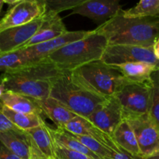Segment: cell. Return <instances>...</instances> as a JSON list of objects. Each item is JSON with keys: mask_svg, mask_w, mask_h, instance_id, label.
Masks as SVG:
<instances>
[{"mask_svg": "<svg viewBox=\"0 0 159 159\" xmlns=\"http://www.w3.org/2000/svg\"><path fill=\"white\" fill-rule=\"evenodd\" d=\"M95 30L107 38L109 45L152 48L159 38V17L127 18L121 10Z\"/></svg>", "mask_w": 159, "mask_h": 159, "instance_id": "6da1fadb", "label": "cell"}, {"mask_svg": "<svg viewBox=\"0 0 159 159\" xmlns=\"http://www.w3.org/2000/svg\"><path fill=\"white\" fill-rule=\"evenodd\" d=\"M62 72L47 58L16 71L4 72L0 77L4 81L6 91L43 100L50 96L54 79Z\"/></svg>", "mask_w": 159, "mask_h": 159, "instance_id": "7a4b0ae2", "label": "cell"}, {"mask_svg": "<svg viewBox=\"0 0 159 159\" xmlns=\"http://www.w3.org/2000/svg\"><path fill=\"white\" fill-rule=\"evenodd\" d=\"M107 38L94 30L89 37L72 42L48 56L62 71H72L79 67L102 58L107 46Z\"/></svg>", "mask_w": 159, "mask_h": 159, "instance_id": "3957f363", "label": "cell"}, {"mask_svg": "<svg viewBox=\"0 0 159 159\" xmlns=\"http://www.w3.org/2000/svg\"><path fill=\"white\" fill-rule=\"evenodd\" d=\"M77 83L102 99L113 97L125 79L119 70L102 61H96L71 71Z\"/></svg>", "mask_w": 159, "mask_h": 159, "instance_id": "277c9868", "label": "cell"}, {"mask_svg": "<svg viewBox=\"0 0 159 159\" xmlns=\"http://www.w3.org/2000/svg\"><path fill=\"white\" fill-rule=\"evenodd\" d=\"M50 96L84 118H88L98 105L107 99L93 94L77 83L71 71H63L54 79Z\"/></svg>", "mask_w": 159, "mask_h": 159, "instance_id": "5b68a950", "label": "cell"}, {"mask_svg": "<svg viewBox=\"0 0 159 159\" xmlns=\"http://www.w3.org/2000/svg\"><path fill=\"white\" fill-rule=\"evenodd\" d=\"M152 96V81L134 82L124 80L114 97L119 102L124 119L129 116L148 114Z\"/></svg>", "mask_w": 159, "mask_h": 159, "instance_id": "8992f818", "label": "cell"}, {"mask_svg": "<svg viewBox=\"0 0 159 159\" xmlns=\"http://www.w3.org/2000/svg\"><path fill=\"white\" fill-rule=\"evenodd\" d=\"M101 61L113 66L130 62H146L155 65L159 69V61L154 54L153 47L145 48L125 44L108 45Z\"/></svg>", "mask_w": 159, "mask_h": 159, "instance_id": "52a82bcc", "label": "cell"}, {"mask_svg": "<svg viewBox=\"0 0 159 159\" xmlns=\"http://www.w3.org/2000/svg\"><path fill=\"white\" fill-rule=\"evenodd\" d=\"M133 128L141 155L148 158L159 154V127L148 114L125 118Z\"/></svg>", "mask_w": 159, "mask_h": 159, "instance_id": "ba28073f", "label": "cell"}, {"mask_svg": "<svg viewBox=\"0 0 159 159\" xmlns=\"http://www.w3.org/2000/svg\"><path fill=\"white\" fill-rule=\"evenodd\" d=\"M46 12L44 0H20L0 20V32L9 28L27 24Z\"/></svg>", "mask_w": 159, "mask_h": 159, "instance_id": "9c48e42d", "label": "cell"}, {"mask_svg": "<svg viewBox=\"0 0 159 159\" xmlns=\"http://www.w3.org/2000/svg\"><path fill=\"white\" fill-rule=\"evenodd\" d=\"M86 119L95 127L113 138V133L124 117L120 105L113 96L98 105L93 113Z\"/></svg>", "mask_w": 159, "mask_h": 159, "instance_id": "30bf717a", "label": "cell"}, {"mask_svg": "<svg viewBox=\"0 0 159 159\" xmlns=\"http://www.w3.org/2000/svg\"><path fill=\"white\" fill-rule=\"evenodd\" d=\"M43 18L44 15L27 24L0 32V55L20 50L24 46L40 29Z\"/></svg>", "mask_w": 159, "mask_h": 159, "instance_id": "8fae6325", "label": "cell"}, {"mask_svg": "<svg viewBox=\"0 0 159 159\" xmlns=\"http://www.w3.org/2000/svg\"><path fill=\"white\" fill-rule=\"evenodd\" d=\"M93 32L94 30L68 31L63 35L56 37L49 41L38 43L37 45H34L22 50L24 51L26 56L29 57L31 61H40L43 59H47L48 56L51 55L52 53L55 52L56 51L61 49L63 47L72 42L89 37L93 34Z\"/></svg>", "mask_w": 159, "mask_h": 159, "instance_id": "7c38bea8", "label": "cell"}, {"mask_svg": "<svg viewBox=\"0 0 159 159\" xmlns=\"http://www.w3.org/2000/svg\"><path fill=\"white\" fill-rule=\"evenodd\" d=\"M121 10V5L118 0H85L72 9V14L88 17L98 23H104Z\"/></svg>", "mask_w": 159, "mask_h": 159, "instance_id": "4fadbf2b", "label": "cell"}, {"mask_svg": "<svg viewBox=\"0 0 159 159\" xmlns=\"http://www.w3.org/2000/svg\"><path fill=\"white\" fill-rule=\"evenodd\" d=\"M61 129H64L75 135L91 137L101 144L113 152L123 151L115 142L112 137L95 127L86 118L79 116H77L65 124Z\"/></svg>", "mask_w": 159, "mask_h": 159, "instance_id": "5bb4252c", "label": "cell"}, {"mask_svg": "<svg viewBox=\"0 0 159 159\" xmlns=\"http://www.w3.org/2000/svg\"><path fill=\"white\" fill-rule=\"evenodd\" d=\"M67 32L68 30L59 14H54L46 11L43 23L40 29L36 33L35 35L20 50L49 41L63 35Z\"/></svg>", "mask_w": 159, "mask_h": 159, "instance_id": "9a60e30c", "label": "cell"}, {"mask_svg": "<svg viewBox=\"0 0 159 159\" xmlns=\"http://www.w3.org/2000/svg\"><path fill=\"white\" fill-rule=\"evenodd\" d=\"M37 102L43 115L49 118L55 124L57 128H62L65 124L79 116L51 96L43 100H37Z\"/></svg>", "mask_w": 159, "mask_h": 159, "instance_id": "2e32d148", "label": "cell"}, {"mask_svg": "<svg viewBox=\"0 0 159 159\" xmlns=\"http://www.w3.org/2000/svg\"><path fill=\"white\" fill-rule=\"evenodd\" d=\"M0 105L18 113L43 115L37 100L11 91H6L2 95Z\"/></svg>", "mask_w": 159, "mask_h": 159, "instance_id": "e0dca14e", "label": "cell"}, {"mask_svg": "<svg viewBox=\"0 0 159 159\" xmlns=\"http://www.w3.org/2000/svg\"><path fill=\"white\" fill-rule=\"evenodd\" d=\"M0 141L20 159H30V142L27 134L23 130L2 132Z\"/></svg>", "mask_w": 159, "mask_h": 159, "instance_id": "ac0fdd59", "label": "cell"}, {"mask_svg": "<svg viewBox=\"0 0 159 159\" xmlns=\"http://www.w3.org/2000/svg\"><path fill=\"white\" fill-rule=\"evenodd\" d=\"M124 79L134 82H149L152 81V75L157 67L146 62H130L120 65H115Z\"/></svg>", "mask_w": 159, "mask_h": 159, "instance_id": "d6986e66", "label": "cell"}, {"mask_svg": "<svg viewBox=\"0 0 159 159\" xmlns=\"http://www.w3.org/2000/svg\"><path fill=\"white\" fill-rule=\"evenodd\" d=\"M26 132L31 142L48 158H55L54 141L49 130V125L43 120L40 126Z\"/></svg>", "mask_w": 159, "mask_h": 159, "instance_id": "ffe728a7", "label": "cell"}, {"mask_svg": "<svg viewBox=\"0 0 159 159\" xmlns=\"http://www.w3.org/2000/svg\"><path fill=\"white\" fill-rule=\"evenodd\" d=\"M113 138L122 150L136 156L143 157L134 131L127 120L121 121L113 133Z\"/></svg>", "mask_w": 159, "mask_h": 159, "instance_id": "44dd1931", "label": "cell"}, {"mask_svg": "<svg viewBox=\"0 0 159 159\" xmlns=\"http://www.w3.org/2000/svg\"><path fill=\"white\" fill-rule=\"evenodd\" d=\"M49 130L51 134L53 139L54 142L70 150L75 151V152H80L84 154L89 157H91L93 159H99L95 155L93 152H92L87 147H85L83 144L78 141L76 138H75L67 130L61 128H53L49 126Z\"/></svg>", "mask_w": 159, "mask_h": 159, "instance_id": "7402d4cb", "label": "cell"}, {"mask_svg": "<svg viewBox=\"0 0 159 159\" xmlns=\"http://www.w3.org/2000/svg\"><path fill=\"white\" fill-rule=\"evenodd\" d=\"M0 111L20 130L26 131L37 127L42 124L44 119L43 116L37 114H28L15 112L9 110L4 106L0 105Z\"/></svg>", "mask_w": 159, "mask_h": 159, "instance_id": "603a6c76", "label": "cell"}, {"mask_svg": "<svg viewBox=\"0 0 159 159\" xmlns=\"http://www.w3.org/2000/svg\"><path fill=\"white\" fill-rule=\"evenodd\" d=\"M32 63L23 50H17L0 55V71H16Z\"/></svg>", "mask_w": 159, "mask_h": 159, "instance_id": "cb8c5ba5", "label": "cell"}, {"mask_svg": "<svg viewBox=\"0 0 159 159\" xmlns=\"http://www.w3.org/2000/svg\"><path fill=\"white\" fill-rule=\"evenodd\" d=\"M127 18L159 17V0H141L127 10H122Z\"/></svg>", "mask_w": 159, "mask_h": 159, "instance_id": "d4e9b609", "label": "cell"}, {"mask_svg": "<svg viewBox=\"0 0 159 159\" xmlns=\"http://www.w3.org/2000/svg\"><path fill=\"white\" fill-rule=\"evenodd\" d=\"M71 134V133H70ZM75 138L88 148L92 152L95 154L99 159H111L113 151L110 150L107 147L98 142L94 138L89 136H79L71 134Z\"/></svg>", "mask_w": 159, "mask_h": 159, "instance_id": "484cf974", "label": "cell"}, {"mask_svg": "<svg viewBox=\"0 0 159 159\" xmlns=\"http://www.w3.org/2000/svg\"><path fill=\"white\" fill-rule=\"evenodd\" d=\"M148 115L159 127V69L152 75V96Z\"/></svg>", "mask_w": 159, "mask_h": 159, "instance_id": "4316f807", "label": "cell"}, {"mask_svg": "<svg viewBox=\"0 0 159 159\" xmlns=\"http://www.w3.org/2000/svg\"><path fill=\"white\" fill-rule=\"evenodd\" d=\"M47 12L59 14L68 9H74L85 0H44Z\"/></svg>", "mask_w": 159, "mask_h": 159, "instance_id": "83f0119b", "label": "cell"}, {"mask_svg": "<svg viewBox=\"0 0 159 159\" xmlns=\"http://www.w3.org/2000/svg\"><path fill=\"white\" fill-rule=\"evenodd\" d=\"M54 152L56 156L61 159H93L80 152L66 148L56 142H54Z\"/></svg>", "mask_w": 159, "mask_h": 159, "instance_id": "f1b7e54d", "label": "cell"}, {"mask_svg": "<svg viewBox=\"0 0 159 159\" xmlns=\"http://www.w3.org/2000/svg\"><path fill=\"white\" fill-rule=\"evenodd\" d=\"M13 130V131H21L22 130L16 127L1 111H0V133Z\"/></svg>", "mask_w": 159, "mask_h": 159, "instance_id": "f546056e", "label": "cell"}, {"mask_svg": "<svg viewBox=\"0 0 159 159\" xmlns=\"http://www.w3.org/2000/svg\"><path fill=\"white\" fill-rule=\"evenodd\" d=\"M111 159H146L143 157L131 155L124 150L121 152H113Z\"/></svg>", "mask_w": 159, "mask_h": 159, "instance_id": "4dcf8cb0", "label": "cell"}, {"mask_svg": "<svg viewBox=\"0 0 159 159\" xmlns=\"http://www.w3.org/2000/svg\"><path fill=\"white\" fill-rule=\"evenodd\" d=\"M0 159H20L0 141Z\"/></svg>", "mask_w": 159, "mask_h": 159, "instance_id": "1f68e13d", "label": "cell"}, {"mask_svg": "<svg viewBox=\"0 0 159 159\" xmlns=\"http://www.w3.org/2000/svg\"><path fill=\"white\" fill-rule=\"evenodd\" d=\"M29 137V136H28ZM30 139V138H29ZM30 159H51L45 156L34 144L30 141Z\"/></svg>", "mask_w": 159, "mask_h": 159, "instance_id": "d6a6232c", "label": "cell"}, {"mask_svg": "<svg viewBox=\"0 0 159 159\" xmlns=\"http://www.w3.org/2000/svg\"><path fill=\"white\" fill-rule=\"evenodd\" d=\"M153 51L155 57H156V58L159 61V38L158 39V40L155 42V44H154Z\"/></svg>", "mask_w": 159, "mask_h": 159, "instance_id": "836d02e7", "label": "cell"}, {"mask_svg": "<svg viewBox=\"0 0 159 159\" xmlns=\"http://www.w3.org/2000/svg\"><path fill=\"white\" fill-rule=\"evenodd\" d=\"M6 85H5V82L4 81L2 80L1 77H0V99L2 98V95L6 93Z\"/></svg>", "mask_w": 159, "mask_h": 159, "instance_id": "e575fe53", "label": "cell"}, {"mask_svg": "<svg viewBox=\"0 0 159 159\" xmlns=\"http://www.w3.org/2000/svg\"><path fill=\"white\" fill-rule=\"evenodd\" d=\"M20 0H14V1H12V0H9V1H4V3H6V4L9 5V6H14L16 4H18L20 2Z\"/></svg>", "mask_w": 159, "mask_h": 159, "instance_id": "d590c367", "label": "cell"}, {"mask_svg": "<svg viewBox=\"0 0 159 159\" xmlns=\"http://www.w3.org/2000/svg\"><path fill=\"white\" fill-rule=\"evenodd\" d=\"M147 159H159V154H158V155H154V156L150 157V158H148Z\"/></svg>", "mask_w": 159, "mask_h": 159, "instance_id": "8d00e7d4", "label": "cell"}, {"mask_svg": "<svg viewBox=\"0 0 159 159\" xmlns=\"http://www.w3.org/2000/svg\"><path fill=\"white\" fill-rule=\"evenodd\" d=\"M3 4H4V1H3V0H0V12H1Z\"/></svg>", "mask_w": 159, "mask_h": 159, "instance_id": "74e56055", "label": "cell"}, {"mask_svg": "<svg viewBox=\"0 0 159 159\" xmlns=\"http://www.w3.org/2000/svg\"><path fill=\"white\" fill-rule=\"evenodd\" d=\"M54 159H61V158H57V156H55V158H54Z\"/></svg>", "mask_w": 159, "mask_h": 159, "instance_id": "f35d334b", "label": "cell"}]
</instances>
